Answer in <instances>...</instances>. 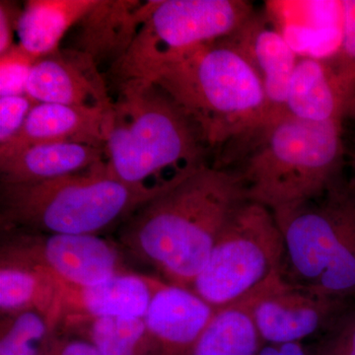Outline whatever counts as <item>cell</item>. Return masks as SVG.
<instances>
[{"instance_id":"f1b7e54d","label":"cell","mask_w":355,"mask_h":355,"mask_svg":"<svg viewBox=\"0 0 355 355\" xmlns=\"http://www.w3.org/2000/svg\"><path fill=\"white\" fill-rule=\"evenodd\" d=\"M257 355H319L314 343L305 342L263 343Z\"/></svg>"},{"instance_id":"44dd1931","label":"cell","mask_w":355,"mask_h":355,"mask_svg":"<svg viewBox=\"0 0 355 355\" xmlns=\"http://www.w3.org/2000/svg\"><path fill=\"white\" fill-rule=\"evenodd\" d=\"M261 287L217 310L190 355H257L263 343L254 323L253 306Z\"/></svg>"},{"instance_id":"ac0fdd59","label":"cell","mask_w":355,"mask_h":355,"mask_svg":"<svg viewBox=\"0 0 355 355\" xmlns=\"http://www.w3.org/2000/svg\"><path fill=\"white\" fill-rule=\"evenodd\" d=\"M60 288L58 282L39 266L0 254V315L35 311L57 326Z\"/></svg>"},{"instance_id":"9c48e42d","label":"cell","mask_w":355,"mask_h":355,"mask_svg":"<svg viewBox=\"0 0 355 355\" xmlns=\"http://www.w3.org/2000/svg\"><path fill=\"white\" fill-rule=\"evenodd\" d=\"M0 254L39 266L58 282L88 286L130 272L123 248L101 235L6 233Z\"/></svg>"},{"instance_id":"5b68a950","label":"cell","mask_w":355,"mask_h":355,"mask_svg":"<svg viewBox=\"0 0 355 355\" xmlns=\"http://www.w3.org/2000/svg\"><path fill=\"white\" fill-rule=\"evenodd\" d=\"M205 146L193 121L158 84L142 79L119 84L104 146L105 161L114 176L153 189L148 182L165 170L181 172L205 162Z\"/></svg>"},{"instance_id":"603a6c76","label":"cell","mask_w":355,"mask_h":355,"mask_svg":"<svg viewBox=\"0 0 355 355\" xmlns=\"http://www.w3.org/2000/svg\"><path fill=\"white\" fill-rule=\"evenodd\" d=\"M343 27L340 43L326 58L335 71L347 102L355 91V1H343Z\"/></svg>"},{"instance_id":"d4e9b609","label":"cell","mask_w":355,"mask_h":355,"mask_svg":"<svg viewBox=\"0 0 355 355\" xmlns=\"http://www.w3.org/2000/svg\"><path fill=\"white\" fill-rule=\"evenodd\" d=\"M314 345L319 355H355V303L336 318Z\"/></svg>"},{"instance_id":"3957f363","label":"cell","mask_w":355,"mask_h":355,"mask_svg":"<svg viewBox=\"0 0 355 355\" xmlns=\"http://www.w3.org/2000/svg\"><path fill=\"white\" fill-rule=\"evenodd\" d=\"M142 80L171 96L207 146H224L275 116L246 60L217 41L178 51Z\"/></svg>"},{"instance_id":"6da1fadb","label":"cell","mask_w":355,"mask_h":355,"mask_svg":"<svg viewBox=\"0 0 355 355\" xmlns=\"http://www.w3.org/2000/svg\"><path fill=\"white\" fill-rule=\"evenodd\" d=\"M247 200L239 173L205 162L191 166L121 224V247L161 279L191 289L222 230Z\"/></svg>"},{"instance_id":"4fadbf2b","label":"cell","mask_w":355,"mask_h":355,"mask_svg":"<svg viewBox=\"0 0 355 355\" xmlns=\"http://www.w3.org/2000/svg\"><path fill=\"white\" fill-rule=\"evenodd\" d=\"M216 311L191 289L160 279L144 319L158 355H190Z\"/></svg>"},{"instance_id":"8992f818","label":"cell","mask_w":355,"mask_h":355,"mask_svg":"<svg viewBox=\"0 0 355 355\" xmlns=\"http://www.w3.org/2000/svg\"><path fill=\"white\" fill-rule=\"evenodd\" d=\"M275 214L286 245L284 277L355 302V189L347 178L319 197Z\"/></svg>"},{"instance_id":"277c9868","label":"cell","mask_w":355,"mask_h":355,"mask_svg":"<svg viewBox=\"0 0 355 355\" xmlns=\"http://www.w3.org/2000/svg\"><path fill=\"white\" fill-rule=\"evenodd\" d=\"M171 180L158 188L132 186L112 174L104 160L55 180L1 184L2 233L101 235L162 193Z\"/></svg>"},{"instance_id":"8fae6325","label":"cell","mask_w":355,"mask_h":355,"mask_svg":"<svg viewBox=\"0 0 355 355\" xmlns=\"http://www.w3.org/2000/svg\"><path fill=\"white\" fill-rule=\"evenodd\" d=\"M26 94L36 103L102 109L113 105L97 62L79 50H58L37 60Z\"/></svg>"},{"instance_id":"7a4b0ae2","label":"cell","mask_w":355,"mask_h":355,"mask_svg":"<svg viewBox=\"0 0 355 355\" xmlns=\"http://www.w3.org/2000/svg\"><path fill=\"white\" fill-rule=\"evenodd\" d=\"M214 165L239 173L251 202L273 214L293 209L345 176L343 121L313 123L275 114L224 146Z\"/></svg>"},{"instance_id":"cb8c5ba5","label":"cell","mask_w":355,"mask_h":355,"mask_svg":"<svg viewBox=\"0 0 355 355\" xmlns=\"http://www.w3.org/2000/svg\"><path fill=\"white\" fill-rule=\"evenodd\" d=\"M36 58L19 44L0 55V97L26 94L27 83Z\"/></svg>"},{"instance_id":"f546056e","label":"cell","mask_w":355,"mask_h":355,"mask_svg":"<svg viewBox=\"0 0 355 355\" xmlns=\"http://www.w3.org/2000/svg\"><path fill=\"white\" fill-rule=\"evenodd\" d=\"M349 174L347 176V181L355 189V144L354 150L349 156Z\"/></svg>"},{"instance_id":"ba28073f","label":"cell","mask_w":355,"mask_h":355,"mask_svg":"<svg viewBox=\"0 0 355 355\" xmlns=\"http://www.w3.org/2000/svg\"><path fill=\"white\" fill-rule=\"evenodd\" d=\"M256 12L245 0H161L113 65L118 83L146 79L172 53L230 36Z\"/></svg>"},{"instance_id":"7c38bea8","label":"cell","mask_w":355,"mask_h":355,"mask_svg":"<svg viewBox=\"0 0 355 355\" xmlns=\"http://www.w3.org/2000/svg\"><path fill=\"white\" fill-rule=\"evenodd\" d=\"M219 42L239 53L254 70L272 114L286 113L287 89L299 58L282 32L266 16L254 12Z\"/></svg>"},{"instance_id":"83f0119b","label":"cell","mask_w":355,"mask_h":355,"mask_svg":"<svg viewBox=\"0 0 355 355\" xmlns=\"http://www.w3.org/2000/svg\"><path fill=\"white\" fill-rule=\"evenodd\" d=\"M21 9L12 2H0V55L14 46L13 35L17 28Z\"/></svg>"},{"instance_id":"e0dca14e","label":"cell","mask_w":355,"mask_h":355,"mask_svg":"<svg viewBox=\"0 0 355 355\" xmlns=\"http://www.w3.org/2000/svg\"><path fill=\"white\" fill-rule=\"evenodd\" d=\"M347 99L326 58H299L287 89L286 113L313 123L343 121Z\"/></svg>"},{"instance_id":"4dcf8cb0","label":"cell","mask_w":355,"mask_h":355,"mask_svg":"<svg viewBox=\"0 0 355 355\" xmlns=\"http://www.w3.org/2000/svg\"><path fill=\"white\" fill-rule=\"evenodd\" d=\"M345 118L355 121V91L354 94L352 95V97L349 98L347 107H345Z\"/></svg>"},{"instance_id":"52a82bcc","label":"cell","mask_w":355,"mask_h":355,"mask_svg":"<svg viewBox=\"0 0 355 355\" xmlns=\"http://www.w3.org/2000/svg\"><path fill=\"white\" fill-rule=\"evenodd\" d=\"M284 261L286 245L275 214L247 200L222 230L191 289L219 310L284 273Z\"/></svg>"},{"instance_id":"484cf974","label":"cell","mask_w":355,"mask_h":355,"mask_svg":"<svg viewBox=\"0 0 355 355\" xmlns=\"http://www.w3.org/2000/svg\"><path fill=\"white\" fill-rule=\"evenodd\" d=\"M36 104L27 94L0 97V146L19 133Z\"/></svg>"},{"instance_id":"ffe728a7","label":"cell","mask_w":355,"mask_h":355,"mask_svg":"<svg viewBox=\"0 0 355 355\" xmlns=\"http://www.w3.org/2000/svg\"><path fill=\"white\" fill-rule=\"evenodd\" d=\"M55 330L87 340L103 355H158L144 318L64 317Z\"/></svg>"},{"instance_id":"7402d4cb","label":"cell","mask_w":355,"mask_h":355,"mask_svg":"<svg viewBox=\"0 0 355 355\" xmlns=\"http://www.w3.org/2000/svg\"><path fill=\"white\" fill-rule=\"evenodd\" d=\"M55 326L35 311L1 317L0 355H42Z\"/></svg>"},{"instance_id":"2e32d148","label":"cell","mask_w":355,"mask_h":355,"mask_svg":"<svg viewBox=\"0 0 355 355\" xmlns=\"http://www.w3.org/2000/svg\"><path fill=\"white\" fill-rule=\"evenodd\" d=\"M110 109L38 103L19 133L9 144L0 146V150L40 142H70L104 149Z\"/></svg>"},{"instance_id":"9a60e30c","label":"cell","mask_w":355,"mask_h":355,"mask_svg":"<svg viewBox=\"0 0 355 355\" xmlns=\"http://www.w3.org/2000/svg\"><path fill=\"white\" fill-rule=\"evenodd\" d=\"M105 150L88 144L40 142L0 150L1 184H31L84 171L105 159Z\"/></svg>"},{"instance_id":"4316f807","label":"cell","mask_w":355,"mask_h":355,"mask_svg":"<svg viewBox=\"0 0 355 355\" xmlns=\"http://www.w3.org/2000/svg\"><path fill=\"white\" fill-rule=\"evenodd\" d=\"M42 355H103L92 343L60 331H51Z\"/></svg>"},{"instance_id":"d6986e66","label":"cell","mask_w":355,"mask_h":355,"mask_svg":"<svg viewBox=\"0 0 355 355\" xmlns=\"http://www.w3.org/2000/svg\"><path fill=\"white\" fill-rule=\"evenodd\" d=\"M99 0H29L21 9L17 33L19 44L39 58L60 50L72 26L80 22Z\"/></svg>"},{"instance_id":"5bb4252c","label":"cell","mask_w":355,"mask_h":355,"mask_svg":"<svg viewBox=\"0 0 355 355\" xmlns=\"http://www.w3.org/2000/svg\"><path fill=\"white\" fill-rule=\"evenodd\" d=\"M159 279L130 270L88 286L58 282V321L69 316L144 318Z\"/></svg>"},{"instance_id":"30bf717a","label":"cell","mask_w":355,"mask_h":355,"mask_svg":"<svg viewBox=\"0 0 355 355\" xmlns=\"http://www.w3.org/2000/svg\"><path fill=\"white\" fill-rule=\"evenodd\" d=\"M350 304L292 284L280 273L261 287L254 323L263 343L305 342L323 335Z\"/></svg>"}]
</instances>
